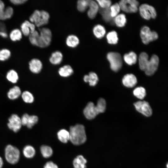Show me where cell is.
<instances>
[{
	"mask_svg": "<svg viewBox=\"0 0 168 168\" xmlns=\"http://www.w3.org/2000/svg\"><path fill=\"white\" fill-rule=\"evenodd\" d=\"M70 141L74 145H79L84 143L86 141V136L84 126L77 124L71 126L69 131Z\"/></svg>",
	"mask_w": 168,
	"mask_h": 168,
	"instance_id": "obj_1",
	"label": "cell"
},
{
	"mask_svg": "<svg viewBox=\"0 0 168 168\" xmlns=\"http://www.w3.org/2000/svg\"><path fill=\"white\" fill-rule=\"evenodd\" d=\"M140 36L142 42L146 44L156 40L158 38L157 33L155 31H152L149 27L146 26L141 28Z\"/></svg>",
	"mask_w": 168,
	"mask_h": 168,
	"instance_id": "obj_6",
	"label": "cell"
},
{
	"mask_svg": "<svg viewBox=\"0 0 168 168\" xmlns=\"http://www.w3.org/2000/svg\"><path fill=\"white\" fill-rule=\"evenodd\" d=\"M137 55L133 52L126 54L124 56L125 62L128 65H131L135 64L137 61Z\"/></svg>",
	"mask_w": 168,
	"mask_h": 168,
	"instance_id": "obj_24",
	"label": "cell"
},
{
	"mask_svg": "<svg viewBox=\"0 0 168 168\" xmlns=\"http://www.w3.org/2000/svg\"><path fill=\"white\" fill-rule=\"evenodd\" d=\"M136 110L144 115L149 117L152 114V110L149 103L145 101H138L134 103Z\"/></svg>",
	"mask_w": 168,
	"mask_h": 168,
	"instance_id": "obj_10",
	"label": "cell"
},
{
	"mask_svg": "<svg viewBox=\"0 0 168 168\" xmlns=\"http://www.w3.org/2000/svg\"><path fill=\"white\" fill-rule=\"evenodd\" d=\"M114 22L118 27H124L126 22L125 15L123 14H118L115 17Z\"/></svg>",
	"mask_w": 168,
	"mask_h": 168,
	"instance_id": "obj_29",
	"label": "cell"
},
{
	"mask_svg": "<svg viewBox=\"0 0 168 168\" xmlns=\"http://www.w3.org/2000/svg\"><path fill=\"white\" fill-rule=\"evenodd\" d=\"M42 63L41 61L37 58H33L29 62L30 70L34 73L37 74L40 72L42 68Z\"/></svg>",
	"mask_w": 168,
	"mask_h": 168,
	"instance_id": "obj_16",
	"label": "cell"
},
{
	"mask_svg": "<svg viewBox=\"0 0 168 168\" xmlns=\"http://www.w3.org/2000/svg\"><path fill=\"white\" fill-rule=\"evenodd\" d=\"M63 55L62 53L57 51L53 52L49 58L51 63L54 65L59 64L62 61Z\"/></svg>",
	"mask_w": 168,
	"mask_h": 168,
	"instance_id": "obj_18",
	"label": "cell"
},
{
	"mask_svg": "<svg viewBox=\"0 0 168 168\" xmlns=\"http://www.w3.org/2000/svg\"><path fill=\"white\" fill-rule=\"evenodd\" d=\"M58 72L61 76L67 77L71 75L73 73V71L70 66L66 65L60 68Z\"/></svg>",
	"mask_w": 168,
	"mask_h": 168,
	"instance_id": "obj_22",
	"label": "cell"
},
{
	"mask_svg": "<svg viewBox=\"0 0 168 168\" xmlns=\"http://www.w3.org/2000/svg\"><path fill=\"white\" fill-rule=\"evenodd\" d=\"M22 153L23 155L26 158H31L35 156L36 151L33 146L30 145H27L24 147Z\"/></svg>",
	"mask_w": 168,
	"mask_h": 168,
	"instance_id": "obj_26",
	"label": "cell"
},
{
	"mask_svg": "<svg viewBox=\"0 0 168 168\" xmlns=\"http://www.w3.org/2000/svg\"><path fill=\"white\" fill-rule=\"evenodd\" d=\"M57 137L59 140L63 143H66L70 140L69 132L65 129H61L58 132Z\"/></svg>",
	"mask_w": 168,
	"mask_h": 168,
	"instance_id": "obj_25",
	"label": "cell"
},
{
	"mask_svg": "<svg viewBox=\"0 0 168 168\" xmlns=\"http://www.w3.org/2000/svg\"><path fill=\"white\" fill-rule=\"evenodd\" d=\"M134 96L140 99H143L146 95V91L145 89L141 86L135 88L133 91Z\"/></svg>",
	"mask_w": 168,
	"mask_h": 168,
	"instance_id": "obj_34",
	"label": "cell"
},
{
	"mask_svg": "<svg viewBox=\"0 0 168 168\" xmlns=\"http://www.w3.org/2000/svg\"><path fill=\"white\" fill-rule=\"evenodd\" d=\"M37 41V46L44 48L49 46L51 41L52 34L50 30L47 28H43L40 30Z\"/></svg>",
	"mask_w": 168,
	"mask_h": 168,
	"instance_id": "obj_4",
	"label": "cell"
},
{
	"mask_svg": "<svg viewBox=\"0 0 168 168\" xmlns=\"http://www.w3.org/2000/svg\"><path fill=\"white\" fill-rule=\"evenodd\" d=\"M148 60V56L147 53L143 52L140 54L138 61L139 67L141 70L145 71L147 63Z\"/></svg>",
	"mask_w": 168,
	"mask_h": 168,
	"instance_id": "obj_27",
	"label": "cell"
},
{
	"mask_svg": "<svg viewBox=\"0 0 168 168\" xmlns=\"http://www.w3.org/2000/svg\"><path fill=\"white\" fill-rule=\"evenodd\" d=\"M107 58L113 71L116 72L121 69L122 66V60L121 55L119 53L109 52L107 54Z\"/></svg>",
	"mask_w": 168,
	"mask_h": 168,
	"instance_id": "obj_5",
	"label": "cell"
},
{
	"mask_svg": "<svg viewBox=\"0 0 168 168\" xmlns=\"http://www.w3.org/2000/svg\"><path fill=\"white\" fill-rule=\"evenodd\" d=\"M7 80L12 83H16L19 79L18 73L16 71L11 69L9 71L6 75Z\"/></svg>",
	"mask_w": 168,
	"mask_h": 168,
	"instance_id": "obj_28",
	"label": "cell"
},
{
	"mask_svg": "<svg viewBox=\"0 0 168 168\" xmlns=\"http://www.w3.org/2000/svg\"><path fill=\"white\" fill-rule=\"evenodd\" d=\"M111 17L113 18L118 15L120 10L119 3H115L111 6L110 7Z\"/></svg>",
	"mask_w": 168,
	"mask_h": 168,
	"instance_id": "obj_39",
	"label": "cell"
},
{
	"mask_svg": "<svg viewBox=\"0 0 168 168\" xmlns=\"http://www.w3.org/2000/svg\"><path fill=\"white\" fill-rule=\"evenodd\" d=\"M21 94L20 87L17 86H15L9 90L7 93V96L10 99L14 100L19 97Z\"/></svg>",
	"mask_w": 168,
	"mask_h": 168,
	"instance_id": "obj_19",
	"label": "cell"
},
{
	"mask_svg": "<svg viewBox=\"0 0 168 168\" xmlns=\"http://www.w3.org/2000/svg\"><path fill=\"white\" fill-rule=\"evenodd\" d=\"M41 153L43 157L47 158L50 157L53 153L52 148L49 146L43 145L40 148Z\"/></svg>",
	"mask_w": 168,
	"mask_h": 168,
	"instance_id": "obj_32",
	"label": "cell"
},
{
	"mask_svg": "<svg viewBox=\"0 0 168 168\" xmlns=\"http://www.w3.org/2000/svg\"><path fill=\"white\" fill-rule=\"evenodd\" d=\"M0 31L6 32V26L5 24L0 21Z\"/></svg>",
	"mask_w": 168,
	"mask_h": 168,
	"instance_id": "obj_47",
	"label": "cell"
},
{
	"mask_svg": "<svg viewBox=\"0 0 168 168\" xmlns=\"http://www.w3.org/2000/svg\"><path fill=\"white\" fill-rule=\"evenodd\" d=\"M22 34L19 29H15L10 32L9 37L10 39L13 41L20 40L22 37Z\"/></svg>",
	"mask_w": 168,
	"mask_h": 168,
	"instance_id": "obj_31",
	"label": "cell"
},
{
	"mask_svg": "<svg viewBox=\"0 0 168 168\" xmlns=\"http://www.w3.org/2000/svg\"><path fill=\"white\" fill-rule=\"evenodd\" d=\"M20 152L16 147L11 145H8L5 149V157L6 160L11 164H16L19 161Z\"/></svg>",
	"mask_w": 168,
	"mask_h": 168,
	"instance_id": "obj_3",
	"label": "cell"
},
{
	"mask_svg": "<svg viewBox=\"0 0 168 168\" xmlns=\"http://www.w3.org/2000/svg\"><path fill=\"white\" fill-rule=\"evenodd\" d=\"M88 0H80L77 2V8L80 12H84L88 7Z\"/></svg>",
	"mask_w": 168,
	"mask_h": 168,
	"instance_id": "obj_38",
	"label": "cell"
},
{
	"mask_svg": "<svg viewBox=\"0 0 168 168\" xmlns=\"http://www.w3.org/2000/svg\"><path fill=\"white\" fill-rule=\"evenodd\" d=\"M39 32L35 30L33 32L29 35V40L31 44L34 46H36L37 41L39 36Z\"/></svg>",
	"mask_w": 168,
	"mask_h": 168,
	"instance_id": "obj_41",
	"label": "cell"
},
{
	"mask_svg": "<svg viewBox=\"0 0 168 168\" xmlns=\"http://www.w3.org/2000/svg\"><path fill=\"white\" fill-rule=\"evenodd\" d=\"M0 36L3 38H6L7 37V34L6 32L0 31Z\"/></svg>",
	"mask_w": 168,
	"mask_h": 168,
	"instance_id": "obj_48",
	"label": "cell"
},
{
	"mask_svg": "<svg viewBox=\"0 0 168 168\" xmlns=\"http://www.w3.org/2000/svg\"><path fill=\"white\" fill-rule=\"evenodd\" d=\"M83 113L86 118L88 119H94L99 114L96 105L92 102L88 103L83 110Z\"/></svg>",
	"mask_w": 168,
	"mask_h": 168,
	"instance_id": "obj_12",
	"label": "cell"
},
{
	"mask_svg": "<svg viewBox=\"0 0 168 168\" xmlns=\"http://www.w3.org/2000/svg\"><path fill=\"white\" fill-rule=\"evenodd\" d=\"M159 63L158 57L156 55H153L150 60H148L144 71L148 76L153 75L157 70Z\"/></svg>",
	"mask_w": 168,
	"mask_h": 168,
	"instance_id": "obj_9",
	"label": "cell"
},
{
	"mask_svg": "<svg viewBox=\"0 0 168 168\" xmlns=\"http://www.w3.org/2000/svg\"><path fill=\"white\" fill-rule=\"evenodd\" d=\"M97 2L103 9L109 8L111 6V2L109 0H97Z\"/></svg>",
	"mask_w": 168,
	"mask_h": 168,
	"instance_id": "obj_42",
	"label": "cell"
},
{
	"mask_svg": "<svg viewBox=\"0 0 168 168\" xmlns=\"http://www.w3.org/2000/svg\"><path fill=\"white\" fill-rule=\"evenodd\" d=\"M120 9L128 13H135L138 10V2L135 0H122L119 3Z\"/></svg>",
	"mask_w": 168,
	"mask_h": 168,
	"instance_id": "obj_7",
	"label": "cell"
},
{
	"mask_svg": "<svg viewBox=\"0 0 168 168\" xmlns=\"http://www.w3.org/2000/svg\"><path fill=\"white\" fill-rule=\"evenodd\" d=\"M50 17L49 13L44 10H35L29 17L30 21L40 27L47 24Z\"/></svg>",
	"mask_w": 168,
	"mask_h": 168,
	"instance_id": "obj_2",
	"label": "cell"
},
{
	"mask_svg": "<svg viewBox=\"0 0 168 168\" xmlns=\"http://www.w3.org/2000/svg\"><path fill=\"white\" fill-rule=\"evenodd\" d=\"M11 53L8 49H3L0 50V61H5L10 57Z\"/></svg>",
	"mask_w": 168,
	"mask_h": 168,
	"instance_id": "obj_40",
	"label": "cell"
},
{
	"mask_svg": "<svg viewBox=\"0 0 168 168\" xmlns=\"http://www.w3.org/2000/svg\"><path fill=\"white\" fill-rule=\"evenodd\" d=\"M21 31L25 36H29L35 30V26L30 21L26 20L21 26Z\"/></svg>",
	"mask_w": 168,
	"mask_h": 168,
	"instance_id": "obj_14",
	"label": "cell"
},
{
	"mask_svg": "<svg viewBox=\"0 0 168 168\" xmlns=\"http://www.w3.org/2000/svg\"><path fill=\"white\" fill-rule=\"evenodd\" d=\"M93 32L94 35L96 38L100 39L105 35L106 30L105 28L103 26L98 24L94 27Z\"/></svg>",
	"mask_w": 168,
	"mask_h": 168,
	"instance_id": "obj_21",
	"label": "cell"
},
{
	"mask_svg": "<svg viewBox=\"0 0 168 168\" xmlns=\"http://www.w3.org/2000/svg\"><path fill=\"white\" fill-rule=\"evenodd\" d=\"M66 44L69 47L74 48L79 44V40L76 35H68L66 39Z\"/></svg>",
	"mask_w": 168,
	"mask_h": 168,
	"instance_id": "obj_23",
	"label": "cell"
},
{
	"mask_svg": "<svg viewBox=\"0 0 168 168\" xmlns=\"http://www.w3.org/2000/svg\"><path fill=\"white\" fill-rule=\"evenodd\" d=\"M100 12L103 20L105 21L110 22L112 21V18L111 16L110 8L106 9L101 8L100 10Z\"/></svg>",
	"mask_w": 168,
	"mask_h": 168,
	"instance_id": "obj_35",
	"label": "cell"
},
{
	"mask_svg": "<svg viewBox=\"0 0 168 168\" xmlns=\"http://www.w3.org/2000/svg\"><path fill=\"white\" fill-rule=\"evenodd\" d=\"M22 98L23 101L26 103H31L34 100V98L33 94L30 91H23L21 94Z\"/></svg>",
	"mask_w": 168,
	"mask_h": 168,
	"instance_id": "obj_33",
	"label": "cell"
},
{
	"mask_svg": "<svg viewBox=\"0 0 168 168\" xmlns=\"http://www.w3.org/2000/svg\"><path fill=\"white\" fill-rule=\"evenodd\" d=\"M122 82L123 84L128 87H134L137 82L136 77L132 74H128L124 76Z\"/></svg>",
	"mask_w": 168,
	"mask_h": 168,
	"instance_id": "obj_17",
	"label": "cell"
},
{
	"mask_svg": "<svg viewBox=\"0 0 168 168\" xmlns=\"http://www.w3.org/2000/svg\"><path fill=\"white\" fill-rule=\"evenodd\" d=\"M97 75L94 72H90L88 75L87 82L91 86H94L97 84L98 81Z\"/></svg>",
	"mask_w": 168,
	"mask_h": 168,
	"instance_id": "obj_36",
	"label": "cell"
},
{
	"mask_svg": "<svg viewBox=\"0 0 168 168\" xmlns=\"http://www.w3.org/2000/svg\"><path fill=\"white\" fill-rule=\"evenodd\" d=\"M139 11L141 16L147 20L151 18L154 19L156 16V12L154 8L149 5L144 4L139 7Z\"/></svg>",
	"mask_w": 168,
	"mask_h": 168,
	"instance_id": "obj_8",
	"label": "cell"
},
{
	"mask_svg": "<svg viewBox=\"0 0 168 168\" xmlns=\"http://www.w3.org/2000/svg\"><path fill=\"white\" fill-rule=\"evenodd\" d=\"M89 9L87 12V15L91 19L94 18L99 11V6L97 2L92 0H88Z\"/></svg>",
	"mask_w": 168,
	"mask_h": 168,
	"instance_id": "obj_15",
	"label": "cell"
},
{
	"mask_svg": "<svg viewBox=\"0 0 168 168\" xmlns=\"http://www.w3.org/2000/svg\"><path fill=\"white\" fill-rule=\"evenodd\" d=\"M44 168H58V166L52 161L47 162L44 166Z\"/></svg>",
	"mask_w": 168,
	"mask_h": 168,
	"instance_id": "obj_45",
	"label": "cell"
},
{
	"mask_svg": "<svg viewBox=\"0 0 168 168\" xmlns=\"http://www.w3.org/2000/svg\"><path fill=\"white\" fill-rule=\"evenodd\" d=\"M3 164V159L1 156H0V168H2Z\"/></svg>",
	"mask_w": 168,
	"mask_h": 168,
	"instance_id": "obj_49",
	"label": "cell"
},
{
	"mask_svg": "<svg viewBox=\"0 0 168 168\" xmlns=\"http://www.w3.org/2000/svg\"><path fill=\"white\" fill-rule=\"evenodd\" d=\"M21 119L22 125L26 126L29 128H31L38 121V118L37 116L30 115L26 113L24 114Z\"/></svg>",
	"mask_w": 168,
	"mask_h": 168,
	"instance_id": "obj_13",
	"label": "cell"
},
{
	"mask_svg": "<svg viewBox=\"0 0 168 168\" xmlns=\"http://www.w3.org/2000/svg\"><path fill=\"white\" fill-rule=\"evenodd\" d=\"M86 159L82 155L77 156L74 159L73 165L74 168H86Z\"/></svg>",
	"mask_w": 168,
	"mask_h": 168,
	"instance_id": "obj_20",
	"label": "cell"
},
{
	"mask_svg": "<svg viewBox=\"0 0 168 168\" xmlns=\"http://www.w3.org/2000/svg\"><path fill=\"white\" fill-rule=\"evenodd\" d=\"M27 1V0H11L10 1L12 3L16 5L23 4Z\"/></svg>",
	"mask_w": 168,
	"mask_h": 168,
	"instance_id": "obj_46",
	"label": "cell"
},
{
	"mask_svg": "<svg viewBox=\"0 0 168 168\" xmlns=\"http://www.w3.org/2000/svg\"><path fill=\"white\" fill-rule=\"evenodd\" d=\"M5 5L3 2L0 0V20H5Z\"/></svg>",
	"mask_w": 168,
	"mask_h": 168,
	"instance_id": "obj_44",
	"label": "cell"
},
{
	"mask_svg": "<svg viewBox=\"0 0 168 168\" xmlns=\"http://www.w3.org/2000/svg\"><path fill=\"white\" fill-rule=\"evenodd\" d=\"M13 9L11 7L8 6L5 8V20L11 18L13 15Z\"/></svg>",
	"mask_w": 168,
	"mask_h": 168,
	"instance_id": "obj_43",
	"label": "cell"
},
{
	"mask_svg": "<svg viewBox=\"0 0 168 168\" xmlns=\"http://www.w3.org/2000/svg\"><path fill=\"white\" fill-rule=\"evenodd\" d=\"M107 42L110 44H116L118 42V38L117 32L114 31L109 32L106 35Z\"/></svg>",
	"mask_w": 168,
	"mask_h": 168,
	"instance_id": "obj_30",
	"label": "cell"
},
{
	"mask_svg": "<svg viewBox=\"0 0 168 168\" xmlns=\"http://www.w3.org/2000/svg\"><path fill=\"white\" fill-rule=\"evenodd\" d=\"M96 106L99 114L104 112L106 107V103L105 100L103 98H100L98 100Z\"/></svg>",
	"mask_w": 168,
	"mask_h": 168,
	"instance_id": "obj_37",
	"label": "cell"
},
{
	"mask_svg": "<svg viewBox=\"0 0 168 168\" xmlns=\"http://www.w3.org/2000/svg\"><path fill=\"white\" fill-rule=\"evenodd\" d=\"M8 128L14 132H18L22 125L21 118L16 114H12L8 119Z\"/></svg>",
	"mask_w": 168,
	"mask_h": 168,
	"instance_id": "obj_11",
	"label": "cell"
}]
</instances>
